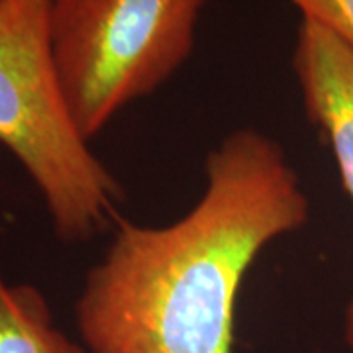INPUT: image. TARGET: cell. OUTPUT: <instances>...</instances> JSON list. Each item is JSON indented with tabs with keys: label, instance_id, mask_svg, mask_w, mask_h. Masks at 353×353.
<instances>
[{
	"label": "cell",
	"instance_id": "6da1fadb",
	"mask_svg": "<svg viewBox=\"0 0 353 353\" xmlns=\"http://www.w3.org/2000/svg\"><path fill=\"white\" fill-rule=\"evenodd\" d=\"M204 190L165 226L120 220L75 301L87 353H232L241 283L310 202L277 139L238 128L208 153Z\"/></svg>",
	"mask_w": 353,
	"mask_h": 353
},
{
	"label": "cell",
	"instance_id": "7a4b0ae2",
	"mask_svg": "<svg viewBox=\"0 0 353 353\" xmlns=\"http://www.w3.org/2000/svg\"><path fill=\"white\" fill-rule=\"evenodd\" d=\"M53 0H0V145L36 185L59 240L87 241L122 201L65 101L51 46Z\"/></svg>",
	"mask_w": 353,
	"mask_h": 353
},
{
	"label": "cell",
	"instance_id": "3957f363",
	"mask_svg": "<svg viewBox=\"0 0 353 353\" xmlns=\"http://www.w3.org/2000/svg\"><path fill=\"white\" fill-rule=\"evenodd\" d=\"M212 0H53L51 46L65 101L90 141L150 97L194 50Z\"/></svg>",
	"mask_w": 353,
	"mask_h": 353
},
{
	"label": "cell",
	"instance_id": "277c9868",
	"mask_svg": "<svg viewBox=\"0 0 353 353\" xmlns=\"http://www.w3.org/2000/svg\"><path fill=\"white\" fill-rule=\"evenodd\" d=\"M292 69L306 114L328 139L343 189L353 201V48L303 20ZM343 332L353 350V301L345 312Z\"/></svg>",
	"mask_w": 353,
	"mask_h": 353
},
{
	"label": "cell",
	"instance_id": "5b68a950",
	"mask_svg": "<svg viewBox=\"0 0 353 353\" xmlns=\"http://www.w3.org/2000/svg\"><path fill=\"white\" fill-rule=\"evenodd\" d=\"M0 353H87L55 326L48 299L34 285H10L0 273Z\"/></svg>",
	"mask_w": 353,
	"mask_h": 353
},
{
	"label": "cell",
	"instance_id": "8992f818",
	"mask_svg": "<svg viewBox=\"0 0 353 353\" xmlns=\"http://www.w3.org/2000/svg\"><path fill=\"white\" fill-rule=\"evenodd\" d=\"M304 22L318 26L353 48V0H290Z\"/></svg>",
	"mask_w": 353,
	"mask_h": 353
}]
</instances>
